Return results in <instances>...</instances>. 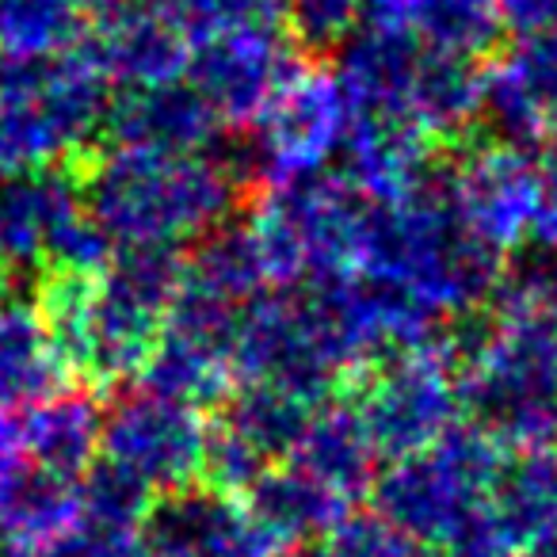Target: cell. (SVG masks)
<instances>
[{"label": "cell", "mask_w": 557, "mask_h": 557, "mask_svg": "<svg viewBox=\"0 0 557 557\" xmlns=\"http://www.w3.org/2000/svg\"><path fill=\"white\" fill-rule=\"evenodd\" d=\"M462 409L504 450L557 447L554 321L500 313L493 325L455 333Z\"/></svg>", "instance_id": "4"}, {"label": "cell", "mask_w": 557, "mask_h": 557, "mask_svg": "<svg viewBox=\"0 0 557 557\" xmlns=\"http://www.w3.org/2000/svg\"><path fill=\"white\" fill-rule=\"evenodd\" d=\"M24 450L35 470L62 481H81L103 450V412L92 394L58 389L24 412Z\"/></svg>", "instance_id": "21"}, {"label": "cell", "mask_w": 557, "mask_h": 557, "mask_svg": "<svg viewBox=\"0 0 557 557\" xmlns=\"http://www.w3.org/2000/svg\"><path fill=\"white\" fill-rule=\"evenodd\" d=\"M539 172H542V184H546V191H549V199H554V207H557V126H549V134L542 138V146H539Z\"/></svg>", "instance_id": "34"}, {"label": "cell", "mask_w": 557, "mask_h": 557, "mask_svg": "<svg viewBox=\"0 0 557 557\" xmlns=\"http://www.w3.org/2000/svg\"><path fill=\"white\" fill-rule=\"evenodd\" d=\"M356 409L363 412L379 455L389 462L440 443L450 428H458L462 412L455 333L382 359L359 389Z\"/></svg>", "instance_id": "9"}, {"label": "cell", "mask_w": 557, "mask_h": 557, "mask_svg": "<svg viewBox=\"0 0 557 557\" xmlns=\"http://www.w3.org/2000/svg\"><path fill=\"white\" fill-rule=\"evenodd\" d=\"M367 207L371 199L344 172L271 187L248 218L271 283L321 287L356 275Z\"/></svg>", "instance_id": "8"}, {"label": "cell", "mask_w": 557, "mask_h": 557, "mask_svg": "<svg viewBox=\"0 0 557 557\" xmlns=\"http://www.w3.org/2000/svg\"><path fill=\"white\" fill-rule=\"evenodd\" d=\"M420 58H424V39L397 20H382L351 35L344 42L341 77H336L351 103V115L409 119V92Z\"/></svg>", "instance_id": "16"}, {"label": "cell", "mask_w": 557, "mask_h": 557, "mask_svg": "<svg viewBox=\"0 0 557 557\" xmlns=\"http://www.w3.org/2000/svg\"><path fill=\"white\" fill-rule=\"evenodd\" d=\"M0 557H35V549L20 539H9V534H0Z\"/></svg>", "instance_id": "35"}, {"label": "cell", "mask_w": 557, "mask_h": 557, "mask_svg": "<svg viewBox=\"0 0 557 557\" xmlns=\"http://www.w3.org/2000/svg\"><path fill=\"white\" fill-rule=\"evenodd\" d=\"M318 405L321 401H310L295 389L268 386V382H240L225 397L222 428L245 440L268 466H278L283 458H290L295 443L302 440Z\"/></svg>", "instance_id": "26"}, {"label": "cell", "mask_w": 557, "mask_h": 557, "mask_svg": "<svg viewBox=\"0 0 557 557\" xmlns=\"http://www.w3.org/2000/svg\"><path fill=\"white\" fill-rule=\"evenodd\" d=\"M222 119L187 81L153 88H126L108 111L115 146L164 149V153H210Z\"/></svg>", "instance_id": "17"}, {"label": "cell", "mask_w": 557, "mask_h": 557, "mask_svg": "<svg viewBox=\"0 0 557 557\" xmlns=\"http://www.w3.org/2000/svg\"><path fill=\"white\" fill-rule=\"evenodd\" d=\"M81 516V481H62L27 466L0 500V534L27 546L50 542Z\"/></svg>", "instance_id": "28"}, {"label": "cell", "mask_w": 557, "mask_h": 557, "mask_svg": "<svg viewBox=\"0 0 557 557\" xmlns=\"http://www.w3.org/2000/svg\"><path fill=\"white\" fill-rule=\"evenodd\" d=\"M496 20L519 39L557 32V0H493Z\"/></svg>", "instance_id": "32"}, {"label": "cell", "mask_w": 557, "mask_h": 557, "mask_svg": "<svg viewBox=\"0 0 557 557\" xmlns=\"http://www.w3.org/2000/svg\"><path fill=\"white\" fill-rule=\"evenodd\" d=\"M295 73V47L271 24H252L195 39L184 81L210 103L222 126H252Z\"/></svg>", "instance_id": "13"}, {"label": "cell", "mask_w": 557, "mask_h": 557, "mask_svg": "<svg viewBox=\"0 0 557 557\" xmlns=\"http://www.w3.org/2000/svg\"><path fill=\"white\" fill-rule=\"evenodd\" d=\"M85 0H0V58L50 62L81 39Z\"/></svg>", "instance_id": "29"}, {"label": "cell", "mask_w": 557, "mask_h": 557, "mask_svg": "<svg viewBox=\"0 0 557 557\" xmlns=\"http://www.w3.org/2000/svg\"><path fill=\"white\" fill-rule=\"evenodd\" d=\"M500 470V443L478 424H458L432 447L394 458L371 488L379 516L401 527L420 546L450 554L485 516Z\"/></svg>", "instance_id": "7"}, {"label": "cell", "mask_w": 557, "mask_h": 557, "mask_svg": "<svg viewBox=\"0 0 557 557\" xmlns=\"http://www.w3.org/2000/svg\"><path fill=\"white\" fill-rule=\"evenodd\" d=\"M62 351L32 302H0V412H27L65 389Z\"/></svg>", "instance_id": "22"}, {"label": "cell", "mask_w": 557, "mask_h": 557, "mask_svg": "<svg viewBox=\"0 0 557 557\" xmlns=\"http://www.w3.org/2000/svg\"><path fill=\"white\" fill-rule=\"evenodd\" d=\"M485 100V73L473 65V58L435 50L424 42V58L417 65L409 92V119L428 138H455L470 131L481 115Z\"/></svg>", "instance_id": "25"}, {"label": "cell", "mask_w": 557, "mask_h": 557, "mask_svg": "<svg viewBox=\"0 0 557 557\" xmlns=\"http://www.w3.org/2000/svg\"><path fill=\"white\" fill-rule=\"evenodd\" d=\"M351 131V103L341 81L318 70H298L275 100L252 123L245 146V172L268 187L321 176L333 157L344 153Z\"/></svg>", "instance_id": "11"}, {"label": "cell", "mask_w": 557, "mask_h": 557, "mask_svg": "<svg viewBox=\"0 0 557 557\" xmlns=\"http://www.w3.org/2000/svg\"><path fill=\"white\" fill-rule=\"evenodd\" d=\"M92 58L111 85L123 88H153L184 81L187 58L184 32L164 12H115L92 47Z\"/></svg>", "instance_id": "20"}, {"label": "cell", "mask_w": 557, "mask_h": 557, "mask_svg": "<svg viewBox=\"0 0 557 557\" xmlns=\"http://www.w3.org/2000/svg\"><path fill=\"white\" fill-rule=\"evenodd\" d=\"M351 500L306 473L302 466H271L252 488H248V511L278 546H306L348 519Z\"/></svg>", "instance_id": "24"}, {"label": "cell", "mask_w": 557, "mask_h": 557, "mask_svg": "<svg viewBox=\"0 0 557 557\" xmlns=\"http://www.w3.org/2000/svg\"><path fill=\"white\" fill-rule=\"evenodd\" d=\"M379 447L363 424V412L348 401H325L313 409L302 440L290 450V462L302 466L329 488L356 500L379 478Z\"/></svg>", "instance_id": "23"}, {"label": "cell", "mask_w": 557, "mask_h": 557, "mask_svg": "<svg viewBox=\"0 0 557 557\" xmlns=\"http://www.w3.org/2000/svg\"><path fill=\"white\" fill-rule=\"evenodd\" d=\"M488 516L508 557H557V447L504 462Z\"/></svg>", "instance_id": "18"}, {"label": "cell", "mask_w": 557, "mask_h": 557, "mask_svg": "<svg viewBox=\"0 0 557 557\" xmlns=\"http://www.w3.org/2000/svg\"><path fill=\"white\" fill-rule=\"evenodd\" d=\"M554 371H557V321H554Z\"/></svg>", "instance_id": "36"}, {"label": "cell", "mask_w": 557, "mask_h": 557, "mask_svg": "<svg viewBox=\"0 0 557 557\" xmlns=\"http://www.w3.org/2000/svg\"><path fill=\"white\" fill-rule=\"evenodd\" d=\"M210 424L202 409L153 389L123 394L103 412V455L149 493H184L207 470Z\"/></svg>", "instance_id": "12"}, {"label": "cell", "mask_w": 557, "mask_h": 557, "mask_svg": "<svg viewBox=\"0 0 557 557\" xmlns=\"http://www.w3.org/2000/svg\"><path fill=\"white\" fill-rule=\"evenodd\" d=\"M233 367L240 382L295 389L325 401L333 382L367 367L336 283L260 295L240 313Z\"/></svg>", "instance_id": "5"}, {"label": "cell", "mask_w": 557, "mask_h": 557, "mask_svg": "<svg viewBox=\"0 0 557 557\" xmlns=\"http://www.w3.org/2000/svg\"><path fill=\"white\" fill-rule=\"evenodd\" d=\"M344 176L367 199H394L424 184L432 172V138L409 119L351 115V131L344 141Z\"/></svg>", "instance_id": "19"}, {"label": "cell", "mask_w": 557, "mask_h": 557, "mask_svg": "<svg viewBox=\"0 0 557 557\" xmlns=\"http://www.w3.org/2000/svg\"><path fill=\"white\" fill-rule=\"evenodd\" d=\"M184 263L169 248H119L100 275L50 271L39 310L65 367L100 386L141 379Z\"/></svg>", "instance_id": "2"}, {"label": "cell", "mask_w": 557, "mask_h": 557, "mask_svg": "<svg viewBox=\"0 0 557 557\" xmlns=\"http://www.w3.org/2000/svg\"><path fill=\"white\" fill-rule=\"evenodd\" d=\"M233 169L214 153L111 146L85 176L88 214L115 248H169L202 240L233 210Z\"/></svg>", "instance_id": "3"}, {"label": "cell", "mask_w": 557, "mask_h": 557, "mask_svg": "<svg viewBox=\"0 0 557 557\" xmlns=\"http://www.w3.org/2000/svg\"><path fill=\"white\" fill-rule=\"evenodd\" d=\"M180 283L214 298V302L233 306V310H248L271 283L248 222L218 225L214 233H207L191 252V260L184 263Z\"/></svg>", "instance_id": "27"}, {"label": "cell", "mask_w": 557, "mask_h": 557, "mask_svg": "<svg viewBox=\"0 0 557 557\" xmlns=\"http://www.w3.org/2000/svg\"><path fill=\"white\" fill-rule=\"evenodd\" d=\"M295 35L310 50H333L356 35L359 0H295Z\"/></svg>", "instance_id": "31"}, {"label": "cell", "mask_w": 557, "mask_h": 557, "mask_svg": "<svg viewBox=\"0 0 557 557\" xmlns=\"http://www.w3.org/2000/svg\"><path fill=\"white\" fill-rule=\"evenodd\" d=\"M447 195L462 225L496 256L557 237V207L539 161L519 146H481L450 169Z\"/></svg>", "instance_id": "10"}, {"label": "cell", "mask_w": 557, "mask_h": 557, "mask_svg": "<svg viewBox=\"0 0 557 557\" xmlns=\"http://www.w3.org/2000/svg\"><path fill=\"white\" fill-rule=\"evenodd\" d=\"M287 557H424L417 539L394 527L386 516H348L325 539L302 546Z\"/></svg>", "instance_id": "30"}, {"label": "cell", "mask_w": 557, "mask_h": 557, "mask_svg": "<svg viewBox=\"0 0 557 557\" xmlns=\"http://www.w3.org/2000/svg\"><path fill=\"white\" fill-rule=\"evenodd\" d=\"M141 557H287L260 519L225 493H169L141 527Z\"/></svg>", "instance_id": "14"}, {"label": "cell", "mask_w": 557, "mask_h": 557, "mask_svg": "<svg viewBox=\"0 0 557 557\" xmlns=\"http://www.w3.org/2000/svg\"><path fill=\"white\" fill-rule=\"evenodd\" d=\"M356 275L443 325L496 298L504 263L462 225L447 180L428 176L405 195L371 199Z\"/></svg>", "instance_id": "1"}, {"label": "cell", "mask_w": 557, "mask_h": 557, "mask_svg": "<svg viewBox=\"0 0 557 557\" xmlns=\"http://www.w3.org/2000/svg\"><path fill=\"white\" fill-rule=\"evenodd\" d=\"M85 218V180L70 176L58 164L0 180V263L54 268L58 248Z\"/></svg>", "instance_id": "15"}, {"label": "cell", "mask_w": 557, "mask_h": 557, "mask_svg": "<svg viewBox=\"0 0 557 557\" xmlns=\"http://www.w3.org/2000/svg\"><path fill=\"white\" fill-rule=\"evenodd\" d=\"M27 450H24V424L16 412H0V500L12 488V481L27 470Z\"/></svg>", "instance_id": "33"}, {"label": "cell", "mask_w": 557, "mask_h": 557, "mask_svg": "<svg viewBox=\"0 0 557 557\" xmlns=\"http://www.w3.org/2000/svg\"><path fill=\"white\" fill-rule=\"evenodd\" d=\"M108 85L92 58H0V180L54 169L108 131Z\"/></svg>", "instance_id": "6"}]
</instances>
